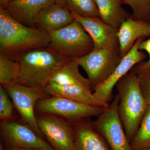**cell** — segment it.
I'll return each mask as SVG.
<instances>
[{
    "instance_id": "1",
    "label": "cell",
    "mask_w": 150,
    "mask_h": 150,
    "mask_svg": "<svg viewBox=\"0 0 150 150\" xmlns=\"http://www.w3.org/2000/svg\"><path fill=\"white\" fill-rule=\"evenodd\" d=\"M49 42L48 33L21 23L0 8V54L18 62L24 53L48 47Z\"/></svg>"
},
{
    "instance_id": "2",
    "label": "cell",
    "mask_w": 150,
    "mask_h": 150,
    "mask_svg": "<svg viewBox=\"0 0 150 150\" xmlns=\"http://www.w3.org/2000/svg\"><path fill=\"white\" fill-rule=\"evenodd\" d=\"M48 47L33 49L18 59L17 83L45 89L58 70L69 59Z\"/></svg>"
},
{
    "instance_id": "3",
    "label": "cell",
    "mask_w": 150,
    "mask_h": 150,
    "mask_svg": "<svg viewBox=\"0 0 150 150\" xmlns=\"http://www.w3.org/2000/svg\"><path fill=\"white\" fill-rule=\"evenodd\" d=\"M115 86L119 98L118 113L130 142L138 131L148 104L141 91L138 76L131 71Z\"/></svg>"
},
{
    "instance_id": "4",
    "label": "cell",
    "mask_w": 150,
    "mask_h": 150,
    "mask_svg": "<svg viewBox=\"0 0 150 150\" xmlns=\"http://www.w3.org/2000/svg\"><path fill=\"white\" fill-rule=\"evenodd\" d=\"M48 35L50 42L48 47L70 59L81 58L94 49L91 37L76 20Z\"/></svg>"
},
{
    "instance_id": "5",
    "label": "cell",
    "mask_w": 150,
    "mask_h": 150,
    "mask_svg": "<svg viewBox=\"0 0 150 150\" xmlns=\"http://www.w3.org/2000/svg\"><path fill=\"white\" fill-rule=\"evenodd\" d=\"M105 108L62 97L50 96L39 100L35 110L37 113L54 115L73 123L91 116H98Z\"/></svg>"
},
{
    "instance_id": "6",
    "label": "cell",
    "mask_w": 150,
    "mask_h": 150,
    "mask_svg": "<svg viewBox=\"0 0 150 150\" xmlns=\"http://www.w3.org/2000/svg\"><path fill=\"white\" fill-rule=\"evenodd\" d=\"M122 58L119 50L100 49H93L85 56L76 59L86 73L93 91L110 76Z\"/></svg>"
},
{
    "instance_id": "7",
    "label": "cell",
    "mask_w": 150,
    "mask_h": 150,
    "mask_svg": "<svg viewBox=\"0 0 150 150\" xmlns=\"http://www.w3.org/2000/svg\"><path fill=\"white\" fill-rule=\"evenodd\" d=\"M119 102L117 94L96 120L92 121L93 125L111 150H134L126 137L118 113Z\"/></svg>"
},
{
    "instance_id": "8",
    "label": "cell",
    "mask_w": 150,
    "mask_h": 150,
    "mask_svg": "<svg viewBox=\"0 0 150 150\" xmlns=\"http://www.w3.org/2000/svg\"><path fill=\"white\" fill-rule=\"evenodd\" d=\"M2 86L8 94L23 120L42 138L43 135L38 125L35 111L38 102L50 96L45 89L18 83Z\"/></svg>"
},
{
    "instance_id": "9",
    "label": "cell",
    "mask_w": 150,
    "mask_h": 150,
    "mask_svg": "<svg viewBox=\"0 0 150 150\" xmlns=\"http://www.w3.org/2000/svg\"><path fill=\"white\" fill-rule=\"evenodd\" d=\"M38 125L43 136L56 150H76L71 123L49 114L37 113Z\"/></svg>"
},
{
    "instance_id": "10",
    "label": "cell",
    "mask_w": 150,
    "mask_h": 150,
    "mask_svg": "<svg viewBox=\"0 0 150 150\" xmlns=\"http://www.w3.org/2000/svg\"><path fill=\"white\" fill-rule=\"evenodd\" d=\"M145 38L137 40L130 51L123 56L115 71L103 83L94 89V96L100 101L109 104L113 99V89L118 81L131 71L137 64L144 62L146 55L139 49V46Z\"/></svg>"
},
{
    "instance_id": "11",
    "label": "cell",
    "mask_w": 150,
    "mask_h": 150,
    "mask_svg": "<svg viewBox=\"0 0 150 150\" xmlns=\"http://www.w3.org/2000/svg\"><path fill=\"white\" fill-rule=\"evenodd\" d=\"M1 133L3 139L10 147L56 150L27 124L14 120L1 121Z\"/></svg>"
},
{
    "instance_id": "12",
    "label": "cell",
    "mask_w": 150,
    "mask_h": 150,
    "mask_svg": "<svg viewBox=\"0 0 150 150\" xmlns=\"http://www.w3.org/2000/svg\"><path fill=\"white\" fill-rule=\"evenodd\" d=\"M75 20L79 22L91 37L94 49L119 50L118 30L106 23L99 17H82L72 13Z\"/></svg>"
},
{
    "instance_id": "13",
    "label": "cell",
    "mask_w": 150,
    "mask_h": 150,
    "mask_svg": "<svg viewBox=\"0 0 150 150\" xmlns=\"http://www.w3.org/2000/svg\"><path fill=\"white\" fill-rule=\"evenodd\" d=\"M74 20L67 6L54 3L40 11L33 21L32 27L48 34L65 27Z\"/></svg>"
},
{
    "instance_id": "14",
    "label": "cell",
    "mask_w": 150,
    "mask_h": 150,
    "mask_svg": "<svg viewBox=\"0 0 150 150\" xmlns=\"http://www.w3.org/2000/svg\"><path fill=\"white\" fill-rule=\"evenodd\" d=\"M150 37V22L134 19L129 17L118 28L119 51L122 57L125 56L140 38Z\"/></svg>"
},
{
    "instance_id": "15",
    "label": "cell",
    "mask_w": 150,
    "mask_h": 150,
    "mask_svg": "<svg viewBox=\"0 0 150 150\" xmlns=\"http://www.w3.org/2000/svg\"><path fill=\"white\" fill-rule=\"evenodd\" d=\"M71 123L76 150H111L92 122L83 119Z\"/></svg>"
},
{
    "instance_id": "16",
    "label": "cell",
    "mask_w": 150,
    "mask_h": 150,
    "mask_svg": "<svg viewBox=\"0 0 150 150\" xmlns=\"http://www.w3.org/2000/svg\"><path fill=\"white\" fill-rule=\"evenodd\" d=\"M54 3V0H15L3 9L21 23L32 27L33 21L40 11Z\"/></svg>"
},
{
    "instance_id": "17",
    "label": "cell",
    "mask_w": 150,
    "mask_h": 150,
    "mask_svg": "<svg viewBox=\"0 0 150 150\" xmlns=\"http://www.w3.org/2000/svg\"><path fill=\"white\" fill-rule=\"evenodd\" d=\"M45 91L49 96L62 97L93 106L106 108L109 104L96 99L91 89L82 86H63L49 82Z\"/></svg>"
},
{
    "instance_id": "18",
    "label": "cell",
    "mask_w": 150,
    "mask_h": 150,
    "mask_svg": "<svg viewBox=\"0 0 150 150\" xmlns=\"http://www.w3.org/2000/svg\"><path fill=\"white\" fill-rule=\"evenodd\" d=\"M79 67L76 59H70L58 70L50 82L63 86H81L92 90L88 79L82 76Z\"/></svg>"
},
{
    "instance_id": "19",
    "label": "cell",
    "mask_w": 150,
    "mask_h": 150,
    "mask_svg": "<svg viewBox=\"0 0 150 150\" xmlns=\"http://www.w3.org/2000/svg\"><path fill=\"white\" fill-rule=\"evenodd\" d=\"M100 18L115 28L131 16L122 7L121 0H96Z\"/></svg>"
},
{
    "instance_id": "20",
    "label": "cell",
    "mask_w": 150,
    "mask_h": 150,
    "mask_svg": "<svg viewBox=\"0 0 150 150\" xmlns=\"http://www.w3.org/2000/svg\"><path fill=\"white\" fill-rule=\"evenodd\" d=\"M130 144L134 150L150 149V104L148 105L138 131Z\"/></svg>"
},
{
    "instance_id": "21",
    "label": "cell",
    "mask_w": 150,
    "mask_h": 150,
    "mask_svg": "<svg viewBox=\"0 0 150 150\" xmlns=\"http://www.w3.org/2000/svg\"><path fill=\"white\" fill-rule=\"evenodd\" d=\"M20 69L18 62L0 54V83L1 85L17 83Z\"/></svg>"
},
{
    "instance_id": "22",
    "label": "cell",
    "mask_w": 150,
    "mask_h": 150,
    "mask_svg": "<svg viewBox=\"0 0 150 150\" xmlns=\"http://www.w3.org/2000/svg\"><path fill=\"white\" fill-rule=\"evenodd\" d=\"M67 6L72 13L81 16L100 18L96 0H67Z\"/></svg>"
},
{
    "instance_id": "23",
    "label": "cell",
    "mask_w": 150,
    "mask_h": 150,
    "mask_svg": "<svg viewBox=\"0 0 150 150\" xmlns=\"http://www.w3.org/2000/svg\"><path fill=\"white\" fill-rule=\"evenodd\" d=\"M122 4L127 5L132 11L134 19L150 22V0H121Z\"/></svg>"
},
{
    "instance_id": "24",
    "label": "cell",
    "mask_w": 150,
    "mask_h": 150,
    "mask_svg": "<svg viewBox=\"0 0 150 150\" xmlns=\"http://www.w3.org/2000/svg\"><path fill=\"white\" fill-rule=\"evenodd\" d=\"M9 96L2 86H0V118L1 121L13 120V108Z\"/></svg>"
},
{
    "instance_id": "25",
    "label": "cell",
    "mask_w": 150,
    "mask_h": 150,
    "mask_svg": "<svg viewBox=\"0 0 150 150\" xmlns=\"http://www.w3.org/2000/svg\"><path fill=\"white\" fill-rule=\"evenodd\" d=\"M139 49L142 51H145L149 55V59L146 62H143L137 64L131 70V71L137 76L144 74L150 69V38L146 40H142L140 43Z\"/></svg>"
},
{
    "instance_id": "26",
    "label": "cell",
    "mask_w": 150,
    "mask_h": 150,
    "mask_svg": "<svg viewBox=\"0 0 150 150\" xmlns=\"http://www.w3.org/2000/svg\"><path fill=\"white\" fill-rule=\"evenodd\" d=\"M140 88L148 104H150V69L138 76Z\"/></svg>"
},
{
    "instance_id": "27",
    "label": "cell",
    "mask_w": 150,
    "mask_h": 150,
    "mask_svg": "<svg viewBox=\"0 0 150 150\" xmlns=\"http://www.w3.org/2000/svg\"><path fill=\"white\" fill-rule=\"evenodd\" d=\"M0 150H40L36 149H30V148H23L18 147H9L7 149H4L1 146Z\"/></svg>"
},
{
    "instance_id": "28",
    "label": "cell",
    "mask_w": 150,
    "mask_h": 150,
    "mask_svg": "<svg viewBox=\"0 0 150 150\" xmlns=\"http://www.w3.org/2000/svg\"><path fill=\"white\" fill-rule=\"evenodd\" d=\"M14 1L15 0H0V8H4L10 3Z\"/></svg>"
},
{
    "instance_id": "29",
    "label": "cell",
    "mask_w": 150,
    "mask_h": 150,
    "mask_svg": "<svg viewBox=\"0 0 150 150\" xmlns=\"http://www.w3.org/2000/svg\"><path fill=\"white\" fill-rule=\"evenodd\" d=\"M54 1L56 4L67 6V0H54Z\"/></svg>"
},
{
    "instance_id": "30",
    "label": "cell",
    "mask_w": 150,
    "mask_h": 150,
    "mask_svg": "<svg viewBox=\"0 0 150 150\" xmlns=\"http://www.w3.org/2000/svg\"><path fill=\"white\" fill-rule=\"evenodd\" d=\"M144 150H150V149H148Z\"/></svg>"
}]
</instances>
